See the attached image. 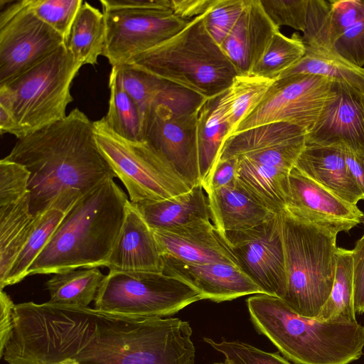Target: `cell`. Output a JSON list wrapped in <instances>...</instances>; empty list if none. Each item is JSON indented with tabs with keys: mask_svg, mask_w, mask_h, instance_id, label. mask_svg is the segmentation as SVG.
<instances>
[{
	"mask_svg": "<svg viewBox=\"0 0 364 364\" xmlns=\"http://www.w3.org/2000/svg\"><path fill=\"white\" fill-rule=\"evenodd\" d=\"M4 2L0 13V85L23 74L65 43L33 12L31 0Z\"/></svg>",
	"mask_w": 364,
	"mask_h": 364,
	"instance_id": "30bf717a",
	"label": "cell"
},
{
	"mask_svg": "<svg viewBox=\"0 0 364 364\" xmlns=\"http://www.w3.org/2000/svg\"><path fill=\"white\" fill-rule=\"evenodd\" d=\"M332 82L324 77L311 74H294L275 80L262 101L238 124L232 134L281 122L308 131L328 100Z\"/></svg>",
	"mask_w": 364,
	"mask_h": 364,
	"instance_id": "8fae6325",
	"label": "cell"
},
{
	"mask_svg": "<svg viewBox=\"0 0 364 364\" xmlns=\"http://www.w3.org/2000/svg\"><path fill=\"white\" fill-rule=\"evenodd\" d=\"M203 340L221 353L228 364H291L277 353L264 351L244 342H216L206 337Z\"/></svg>",
	"mask_w": 364,
	"mask_h": 364,
	"instance_id": "74e56055",
	"label": "cell"
},
{
	"mask_svg": "<svg viewBox=\"0 0 364 364\" xmlns=\"http://www.w3.org/2000/svg\"><path fill=\"white\" fill-rule=\"evenodd\" d=\"M109 86L110 96L107 114L103 117L108 127L122 138L133 142L145 141L139 109L120 85L112 68Z\"/></svg>",
	"mask_w": 364,
	"mask_h": 364,
	"instance_id": "4dcf8cb0",
	"label": "cell"
},
{
	"mask_svg": "<svg viewBox=\"0 0 364 364\" xmlns=\"http://www.w3.org/2000/svg\"><path fill=\"white\" fill-rule=\"evenodd\" d=\"M364 16V0L331 1L329 24L331 40L336 42Z\"/></svg>",
	"mask_w": 364,
	"mask_h": 364,
	"instance_id": "b9f144b4",
	"label": "cell"
},
{
	"mask_svg": "<svg viewBox=\"0 0 364 364\" xmlns=\"http://www.w3.org/2000/svg\"><path fill=\"white\" fill-rule=\"evenodd\" d=\"M97 146L125 186L132 203L168 199L191 189L167 160L146 141L115 134L104 118L93 122Z\"/></svg>",
	"mask_w": 364,
	"mask_h": 364,
	"instance_id": "ba28073f",
	"label": "cell"
},
{
	"mask_svg": "<svg viewBox=\"0 0 364 364\" xmlns=\"http://www.w3.org/2000/svg\"><path fill=\"white\" fill-rule=\"evenodd\" d=\"M72 206L55 204L40 216L4 282L0 284L1 290L7 286L20 282L28 276V270L32 264L43 252L61 220Z\"/></svg>",
	"mask_w": 364,
	"mask_h": 364,
	"instance_id": "f1b7e54d",
	"label": "cell"
},
{
	"mask_svg": "<svg viewBox=\"0 0 364 364\" xmlns=\"http://www.w3.org/2000/svg\"><path fill=\"white\" fill-rule=\"evenodd\" d=\"M118 81L137 105L143 122L156 95L161 79L129 64L112 67Z\"/></svg>",
	"mask_w": 364,
	"mask_h": 364,
	"instance_id": "d590c367",
	"label": "cell"
},
{
	"mask_svg": "<svg viewBox=\"0 0 364 364\" xmlns=\"http://www.w3.org/2000/svg\"><path fill=\"white\" fill-rule=\"evenodd\" d=\"M352 250L337 247L335 277L330 295L316 318L355 322Z\"/></svg>",
	"mask_w": 364,
	"mask_h": 364,
	"instance_id": "f546056e",
	"label": "cell"
},
{
	"mask_svg": "<svg viewBox=\"0 0 364 364\" xmlns=\"http://www.w3.org/2000/svg\"><path fill=\"white\" fill-rule=\"evenodd\" d=\"M279 31L260 0H247L236 24L220 46L239 74H250Z\"/></svg>",
	"mask_w": 364,
	"mask_h": 364,
	"instance_id": "ffe728a7",
	"label": "cell"
},
{
	"mask_svg": "<svg viewBox=\"0 0 364 364\" xmlns=\"http://www.w3.org/2000/svg\"><path fill=\"white\" fill-rule=\"evenodd\" d=\"M197 130L202 182L217 160L224 141L232 132L223 93L207 99L202 105L198 113Z\"/></svg>",
	"mask_w": 364,
	"mask_h": 364,
	"instance_id": "484cf974",
	"label": "cell"
},
{
	"mask_svg": "<svg viewBox=\"0 0 364 364\" xmlns=\"http://www.w3.org/2000/svg\"><path fill=\"white\" fill-rule=\"evenodd\" d=\"M306 129L288 122H273L255 127L228 137L218 159L237 158L255 152L306 143Z\"/></svg>",
	"mask_w": 364,
	"mask_h": 364,
	"instance_id": "cb8c5ba5",
	"label": "cell"
},
{
	"mask_svg": "<svg viewBox=\"0 0 364 364\" xmlns=\"http://www.w3.org/2000/svg\"><path fill=\"white\" fill-rule=\"evenodd\" d=\"M247 0H217L205 14V26L219 45L227 38L244 11Z\"/></svg>",
	"mask_w": 364,
	"mask_h": 364,
	"instance_id": "f35d334b",
	"label": "cell"
},
{
	"mask_svg": "<svg viewBox=\"0 0 364 364\" xmlns=\"http://www.w3.org/2000/svg\"><path fill=\"white\" fill-rule=\"evenodd\" d=\"M354 308L355 313H364V234L352 250Z\"/></svg>",
	"mask_w": 364,
	"mask_h": 364,
	"instance_id": "f6af8a7d",
	"label": "cell"
},
{
	"mask_svg": "<svg viewBox=\"0 0 364 364\" xmlns=\"http://www.w3.org/2000/svg\"><path fill=\"white\" fill-rule=\"evenodd\" d=\"M102 8L171 9V0H100ZM173 11V10H172Z\"/></svg>",
	"mask_w": 364,
	"mask_h": 364,
	"instance_id": "c3c4849f",
	"label": "cell"
},
{
	"mask_svg": "<svg viewBox=\"0 0 364 364\" xmlns=\"http://www.w3.org/2000/svg\"><path fill=\"white\" fill-rule=\"evenodd\" d=\"M294 74L322 76L331 81L349 85L364 93V67L352 65L341 58L306 53L297 63L284 71L279 78Z\"/></svg>",
	"mask_w": 364,
	"mask_h": 364,
	"instance_id": "1f68e13d",
	"label": "cell"
},
{
	"mask_svg": "<svg viewBox=\"0 0 364 364\" xmlns=\"http://www.w3.org/2000/svg\"><path fill=\"white\" fill-rule=\"evenodd\" d=\"M106 267L109 272H163L154 230L131 202Z\"/></svg>",
	"mask_w": 364,
	"mask_h": 364,
	"instance_id": "d6986e66",
	"label": "cell"
},
{
	"mask_svg": "<svg viewBox=\"0 0 364 364\" xmlns=\"http://www.w3.org/2000/svg\"><path fill=\"white\" fill-rule=\"evenodd\" d=\"M30 173L22 165L0 161V206L14 203L30 193Z\"/></svg>",
	"mask_w": 364,
	"mask_h": 364,
	"instance_id": "ab89813d",
	"label": "cell"
},
{
	"mask_svg": "<svg viewBox=\"0 0 364 364\" xmlns=\"http://www.w3.org/2000/svg\"><path fill=\"white\" fill-rule=\"evenodd\" d=\"M154 232L162 256L188 263H227L240 267L237 257L210 220Z\"/></svg>",
	"mask_w": 364,
	"mask_h": 364,
	"instance_id": "ac0fdd59",
	"label": "cell"
},
{
	"mask_svg": "<svg viewBox=\"0 0 364 364\" xmlns=\"http://www.w3.org/2000/svg\"><path fill=\"white\" fill-rule=\"evenodd\" d=\"M345 157L350 171L363 192L364 200V154L345 148Z\"/></svg>",
	"mask_w": 364,
	"mask_h": 364,
	"instance_id": "f907efd6",
	"label": "cell"
},
{
	"mask_svg": "<svg viewBox=\"0 0 364 364\" xmlns=\"http://www.w3.org/2000/svg\"><path fill=\"white\" fill-rule=\"evenodd\" d=\"M4 159L29 171L34 216L57 203H75L116 177L97 146L93 122L77 108L63 119L18 139Z\"/></svg>",
	"mask_w": 364,
	"mask_h": 364,
	"instance_id": "7a4b0ae2",
	"label": "cell"
},
{
	"mask_svg": "<svg viewBox=\"0 0 364 364\" xmlns=\"http://www.w3.org/2000/svg\"><path fill=\"white\" fill-rule=\"evenodd\" d=\"M237 159H218L201 184L205 193L228 186L236 180Z\"/></svg>",
	"mask_w": 364,
	"mask_h": 364,
	"instance_id": "ee69618b",
	"label": "cell"
},
{
	"mask_svg": "<svg viewBox=\"0 0 364 364\" xmlns=\"http://www.w3.org/2000/svg\"><path fill=\"white\" fill-rule=\"evenodd\" d=\"M221 234L240 269L264 294L283 299L287 274L282 212L257 226Z\"/></svg>",
	"mask_w": 364,
	"mask_h": 364,
	"instance_id": "4fadbf2b",
	"label": "cell"
},
{
	"mask_svg": "<svg viewBox=\"0 0 364 364\" xmlns=\"http://www.w3.org/2000/svg\"><path fill=\"white\" fill-rule=\"evenodd\" d=\"M262 7L273 23L279 28L289 26L304 31L309 0H260Z\"/></svg>",
	"mask_w": 364,
	"mask_h": 364,
	"instance_id": "60d3db41",
	"label": "cell"
},
{
	"mask_svg": "<svg viewBox=\"0 0 364 364\" xmlns=\"http://www.w3.org/2000/svg\"><path fill=\"white\" fill-rule=\"evenodd\" d=\"M337 55L346 62L364 66V16L335 43Z\"/></svg>",
	"mask_w": 364,
	"mask_h": 364,
	"instance_id": "7bdbcfd3",
	"label": "cell"
},
{
	"mask_svg": "<svg viewBox=\"0 0 364 364\" xmlns=\"http://www.w3.org/2000/svg\"><path fill=\"white\" fill-rule=\"evenodd\" d=\"M206 193L210 219L221 233L257 226L277 214L262 205L237 180Z\"/></svg>",
	"mask_w": 364,
	"mask_h": 364,
	"instance_id": "7402d4cb",
	"label": "cell"
},
{
	"mask_svg": "<svg viewBox=\"0 0 364 364\" xmlns=\"http://www.w3.org/2000/svg\"><path fill=\"white\" fill-rule=\"evenodd\" d=\"M0 132L1 135H17V126L12 114L9 95L4 87H0Z\"/></svg>",
	"mask_w": 364,
	"mask_h": 364,
	"instance_id": "681fc988",
	"label": "cell"
},
{
	"mask_svg": "<svg viewBox=\"0 0 364 364\" xmlns=\"http://www.w3.org/2000/svg\"><path fill=\"white\" fill-rule=\"evenodd\" d=\"M306 144L341 146L364 154V93L333 81L328 100L307 131Z\"/></svg>",
	"mask_w": 364,
	"mask_h": 364,
	"instance_id": "9a60e30c",
	"label": "cell"
},
{
	"mask_svg": "<svg viewBox=\"0 0 364 364\" xmlns=\"http://www.w3.org/2000/svg\"><path fill=\"white\" fill-rule=\"evenodd\" d=\"M106 26L102 55L112 67L127 64L185 28L191 20L176 16L171 9L103 8Z\"/></svg>",
	"mask_w": 364,
	"mask_h": 364,
	"instance_id": "7c38bea8",
	"label": "cell"
},
{
	"mask_svg": "<svg viewBox=\"0 0 364 364\" xmlns=\"http://www.w3.org/2000/svg\"><path fill=\"white\" fill-rule=\"evenodd\" d=\"M274 80L252 74H239L223 92L232 132L258 105ZM230 134V135H231Z\"/></svg>",
	"mask_w": 364,
	"mask_h": 364,
	"instance_id": "d6a6232c",
	"label": "cell"
},
{
	"mask_svg": "<svg viewBox=\"0 0 364 364\" xmlns=\"http://www.w3.org/2000/svg\"><path fill=\"white\" fill-rule=\"evenodd\" d=\"M287 290L283 301L301 316L316 318L332 289L336 233L282 211Z\"/></svg>",
	"mask_w": 364,
	"mask_h": 364,
	"instance_id": "8992f818",
	"label": "cell"
},
{
	"mask_svg": "<svg viewBox=\"0 0 364 364\" xmlns=\"http://www.w3.org/2000/svg\"><path fill=\"white\" fill-rule=\"evenodd\" d=\"M213 364H228L226 361H224V362H218V363H214Z\"/></svg>",
	"mask_w": 364,
	"mask_h": 364,
	"instance_id": "f5cc1de1",
	"label": "cell"
},
{
	"mask_svg": "<svg viewBox=\"0 0 364 364\" xmlns=\"http://www.w3.org/2000/svg\"><path fill=\"white\" fill-rule=\"evenodd\" d=\"M104 275L98 267L53 274L46 282L50 304L87 307L95 301Z\"/></svg>",
	"mask_w": 364,
	"mask_h": 364,
	"instance_id": "83f0119b",
	"label": "cell"
},
{
	"mask_svg": "<svg viewBox=\"0 0 364 364\" xmlns=\"http://www.w3.org/2000/svg\"><path fill=\"white\" fill-rule=\"evenodd\" d=\"M217 0H171L173 14L183 19L193 20L206 13Z\"/></svg>",
	"mask_w": 364,
	"mask_h": 364,
	"instance_id": "7dc6e473",
	"label": "cell"
},
{
	"mask_svg": "<svg viewBox=\"0 0 364 364\" xmlns=\"http://www.w3.org/2000/svg\"><path fill=\"white\" fill-rule=\"evenodd\" d=\"M305 53V46L299 33L287 37L279 31L250 74L275 80L297 63Z\"/></svg>",
	"mask_w": 364,
	"mask_h": 364,
	"instance_id": "836d02e7",
	"label": "cell"
},
{
	"mask_svg": "<svg viewBox=\"0 0 364 364\" xmlns=\"http://www.w3.org/2000/svg\"><path fill=\"white\" fill-rule=\"evenodd\" d=\"M82 65L65 43L4 87L21 139L66 117L72 82Z\"/></svg>",
	"mask_w": 364,
	"mask_h": 364,
	"instance_id": "52a82bcc",
	"label": "cell"
},
{
	"mask_svg": "<svg viewBox=\"0 0 364 364\" xmlns=\"http://www.w3.org/2000/svg\"><path fill=\"white\" fill-rule=\"evenodd\" d=\"M294 167L341 199L357 205L363 194L350 171L341 146L306 144Z\"/></svg>",
	"mask_w": 364,
	"mask_h": 364,
	"instance_id": "44dd1931",
	"label": "cell"
},
{
	"mask_svg": "<svg viewBox=\"0 0 364 364\" xmlns=\"http://www.w3.org/2000/svg\"><path fill=\"white\" fill-rule=\"evenodd\" d=\"M129 203L114 178L84 194L65 214L28 276L106 267Z\"/></svg>",
	"mask_w": 364,
	"mask_h": 364,
	"instance_id": "3957f363",
	"label": "cell"
},
{
	"mask_svg": "<svg viewBox=\"0 0 364 364\" xmlns=\"http://www.w3.org/2000/svg\"><path fill=\"white\" fill-rule=\"evenodd\" d=\"M30 193L0 206V284L35 228L40 215L31 211Z\"/></svg>",
	"mask_w": 364,
	"mask_h": 364,
	"instance_id": "d4e9b609",
	"label": "cell"
},
{
	"mask_svg": "<svg viewBox=\"0 0 364 364\" xmlns=\"http://www.w3.org/2000/svg\"><path fill=\"white\" fill-rule=\"evenodd\" d=\"M163 272L178 277L197 290L203 299L214 302L264 294L237 266L227 263L196 264L162 256Z\"/></svg>",
	"mask_w": 364,
	"mask_h": 364,
	"instance_id": "e0dca14e",
	"label": "cell"
},
{
	"mask_svg": "<svg viewBox=\"0 0 364 364\" xmlns=\"http://www.w3.org/2000/svg\"><path fill=\"white\" fill-rule=\"evenodd\" d=\"M201 299L193 287L163 272H109L94 309L128 317H164Z\"/></svg>",
	"mask_w": 364,
	"mask_h": 364,
	"instance_id": "9c48e42d",
	"label": "cell"
},
{
	"mask_svg": "<svg viewBox=\"0 0 364 364\" xmlns=\"http://www.w3.org/2000/svg\"><path fill=\"white\" fill-rule=\"evenodd\" d=\"M15 304L3 290L0 292V357L2 358L14 328V309Z\"/></svg>",
	"mask_w": 364,
	"mask_h": 364,
	"instance_id": "bcb514c9",
	"label": "cell"
},
{
	"mask_svg": "<svg viewBox=\"0 0 364 364\" xmlns=\"http://www.w3.org/2000/svg\"><path fill=\"white\" fill-rule=\"evenodd\" d=\"M331 1L309 0L306 26L301 36L306 53L340 58L331 40Z\"/></svg>",
	"mask_w": 364,
	"mask_h": 364,
	"instance_id": "e575fe53",
	"label": "cell"
},
{
	"mask_svg": "<svg viewBox=\"0 0 364 364\" xmlns=\"http://www.w3.org/2000/svg\"><path fill=\"white\" fill-rule=\"evenodd\" d=\"M289 186L284 210L297 218L336 234L364 223V213L357 205L341 199L294 166L289 175Z\"/></svg>",
	"mask_w": 364,
	"mask_h": 364,
	"instance_id": "2e32d148",
	"label": "cell"
},
{
	"mask_svg": "<svg viewBox=\"0 0 364 364\" xmlns=\"http://www.w3.org/2000/svg\"><path fill=\"white\" fill-rule=\"evenodd\" d=\"M54 364H77V362L73 359L68 358L62 360L58 363H55Z\"/></svg>",
	"mask_w": 364,
	"mask_h": 364,
	"instance_id": "816d5d0a",
	"label": "cell"
},
{
	"mask_svg": "<svg viewBox=\"0 0 364 364\" xmlns=\"http://www.w3.org/2000/svg\"><path fill=\"white\" fill-rule=\"evenodd\" d=\"M82 0H31L33 12L65 40L83 4Z\"/></svg>",
	"mask_w": 364,
	"mask_h": 364,
	"instance_id": "8d00e7d4",
	"label": "cell"
},
{
	"mask_svg": "<svg viewBox=\"0 0 364 364\" xmlns=\"http://www.w3.org/2000/svg\"><path fill=\"white\" fill-rule=\"evenodd\" d=\"M205 14L127 64L207 99L221 95L239 73L206 30Z\"/></svg>",
	"mask_w": 364,
	"mask_h": 364,
	"instance_id": "5b68a950",
	"label": "cell"
},
{
	"mask_svg": "<svg viewBox=\"0 0 364 364\" xmlns=\"http://www.w3.org/2000/svg\"><path fill=\"white\" fill-rule=\"evenodd\" d=\"M201 183L161 200L134 204L153 230H168L200 220H210L208 196Z\"/></svg>",
	"mask_w": 364,
	"mask_h": 364,
	"instance_id": "603a6c76",
	"label": "cell"
},
{
	"mask_svg": "<svg viewBox=\"0 0 364 364\" xmlns=\"http://www.w3.org/2000/svg\"><path fill=\"white\" fill-rule=\"evenodd\" d=\"M105 38L104 13L84 1L65 41L66 47L82 65H94L103 54Z\"/></svg>",
	"mask_w": 364,
	"mask_h": 364,
	"instance_id": "4316f807",
	"label": "cell"
},
{
	"mask_svg": "<svg viewBox=\"0 0 364 364\" xmlns=\"http://www.w3.org/2000/svg\"><path fill=\"white\" fill-rule=\"evenodd\" d=\"M192 328L178 318H135L33 301L15 304L8 364H194Z\"/></svg>",
	"mask_w": 364,
	"mask_h": 364,
	"instance_id": "6da1fadb",
	"label": "cell"
},
{
	"mask_svg": "<svg viewBox=\"0 0 364 364\" xmlns=\"http://www.w3.org/2000/svg\"><path fill=\"white\" fill-rule=\"evenodd\" d=\"M257 331L296 364H349L364 348V326L321 321L293 311L280 298L257 294L247 299Z\"/></svg>",
	"mask_w": 364,
	"mask_h": 364,
	"instance_id": "277c9868",
	"label": "cell"
},
{
	"mask_svg": "<svg viewBox=\"0 0 364 364\" xmlns=\"http://www.w3.org/2000/svg\"><path fill=\"white\" fill-rule=\"evenodd\" d=\"M198 110L192 114H176L155 106L149 109L144 121L145 141L163 156L191 187L201 183L197 130Z\"/></svg>",
	"mask_w": 364,
	"mask_h": 364,
	"instance_id": "5bb4252c",
	"label": "cell"
}]
</instances>
